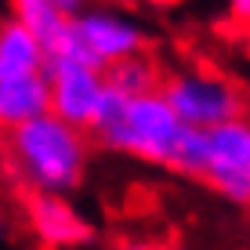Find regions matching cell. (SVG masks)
<instances>
[{
	"instance_id": "3",
	"label": "cell",
	"mask_w": 250,
	"mask_h": 250,
	"mask_svg": "<svg viewBox=\"0 0 250 250\" xmlns=\"http://www.w3.org/2000/svg\"><path fill=\"white\" fill-rule=\"evenodd\" d=\"M149 47V33L134 19H127L116 7H83L76 19L65 22L62 37L51 44L44 55L55 62H76L87 65L94 73H105L109 65L124 62V58L145 55Z\"/></svg>"
},
{
	"instance_id": "10",
	"label": "cell",
	"mask_w": 250,
	"mask_h": 250,
	"mask_svg": "<svg viewBox=\"0 0 250 250\" xmlns=\"http://www.w3.org/2000/svg\"><path fill=\"white\" fill-rule=\"evenodd\" d=\"M102 76H105V87H109V91L124 94V98H138V94L160 91L163 69L152 62L149 55H134V58H124V62L109 65Z\"/></svg>"
},
{
	"instance_id": "6",
	"label": "cell",
	"mask_w": 250,
	"mask_h": 250,
	"mask_svg": "<svg viewBox=\"0 0 250 250\" xmlns=\"http://www.w3.org/2000/svg\"><path fill=\"white\" fill-rule=\"evenodd\" d=\"M44 76H47V113L87 134L91 120L105 98V76L87 65L55 62V58H47Z\"/></svg>"
},
{
	"instance_id": "8",
	"label": "cell",
	"mask_w": 250,
	"mask_h": 250,
	"mask_svg": "<svg viewBox=\"0 0 250 250\" xmlns=\"http://www.w3.org/2000/svg\"><path fill=\"white\" fill-rule=\"evenodd\" d=\"M37 116H47V76H0V131L11 134Z\"/></svg>"
},
{
	"instance_id": "4",
	"label": "cell",
	"mask_w": 250,
	"mask_h": 250,
	"mask_svg": "<svg viewBox=\"0 0 250 250\" xmlns=\"http://www.w3.org/2000/svg\"><path fill=\"white\" fill-rule=\"evenodd\" d=\"M160 98L182 127L196 131H210V127L225 124V120L247 116L250 98L239 83L229 76L207 73V69H178L160 80Z\"/></svg>"
},
{
	"instance_id": "7",
	"label": "cell",
	"mask_w": 250,
	"mask_h": 250,
	"mask_svg": "<svg viewBox=\"0 0 250 250\" xmlns=\"http://www.w3.org/2000/svg\"><path fill=\"white\" fill-rule=\"evenodd\" d=\"M25 221H29V232L47 250H80V247H91L98 239V229L65 196L33 192L25 200Z\"/></svg>"
},
{
	"instance_id": "13",
	"label": "cell",
	"mask_w": 250,
	"mask_h": 250,
	"mask_svg": "<svg viewBox=\"0 0 250 250\" xmlns=\"http://www.w3.org/2000/svg\"><path fill=\"white\" fill-rule=\"evenodd\" d=\"M51 7H55L58 15H62V19H76V15L83 11V7H87V0H47Z\"/></svg>"
},
{
	"instance_id": "11",
	"label": "cell",
	"mask_w": 250,
	"mask_h": 250,
	"mask_svg": "<svg viewBox=\"0 0 250 250\" xmlns=\"http://www.w3.org/2000/svg\"><path fill=\"white\" fill-rule=\"evenodd\" d=\"M7 19H11L15 25H22L44 51L62 37V29L69 22L47 4V0H7Z\"/></svg>"
},
{
	"instance_id": "2",
	"label": "cell",
	"mask_w": 250,
	"mask_h": 250,
	"mask_svg": "<svg viewBox=\"0 0 250 250\" xmlns=\"http://www.w3.org/2000/svg\"><path fill=\"white\" fill-rule=\"evenodd\" d=\"M178 134H182V124L160 98V91L124 98L105 87V98L87 127V138L98 142L102 149L156 163V167H170Z\"/></svg>"
},
{
	"instance_id": "16",
	"label": "cell",
	"mask_w": 250,
	"mask_h": 250,
	"mask_svg": "<svg viewBox=\"0 0 250 250\" xmlns=\"http://www.w3.org/2000/svg\"><path fill=\"white\" fill-rule=\"evenodd\" d=\"M247 196H250V170H247Z\"/></svg>"
},
{
	"instance_id": "9",
	"label": "cell",
	"mask_w": 250,
	"mask_h": 250,
	"mask_svg": "<svg viewBox=\"0 0 250 250\" xmlns=\"http://www.w3.org/2000/svg\"><path fill=\"white\" fill-rule=\"evenodd\" d=\"M47 55L22 25L0 19V76H33L44 73Z\"/></svg>"
},
{
	"instance_id": "1",
	"label": "cell",
	"mask_w": 250,
	"mask_h": 250,
	"mask_svg": "<svg viewBox=\"0 0 250 250\" xmlns=\"http://www.w3.org/2000/svg\"><path fill=\"white\" fill-rule=\"evenodd\" d=\"M91 138L58 116H37L7 134V156L33 192L69 196L83 185Z\"/></svg>"
},
{
	"instance_id": "15",
	"label": "cell",
	"mask_w": 250,
	"mask_h": 250,
	"mask_svg": "<svg viewBox=\"0 0 250 250\" xmlns=\"http://www.w3.org/2000/svg\"><path fill=\"white\" fill-rule=\"evenodd\" d=\"M113 250H156L152 243H145V239H120Z\"/></svg>"
},
{
	"instance_id": "12",
	"label": "cell",
	"mask_w": 250,
	"mask_h": 250,
	"mask_svg": "<svg viewBox=\"0 0 250 250\" xmlns=\"http://www.w3.org/2000/svg\"><path fill=\"white\" fill-rule=\"evenodd\" d=\"M170 170L203 182V174H207V131L182 127L178 145H174V156H170Z\"/></svg>"
},
{
	"instance_id": "14",
	"label": "cell",
	"mask_w": 250,
	"mask_h": 250,
	"mask_svg": "<svg viewBox=\"0 0 250 250\" xmlns=\"http://www.w3.org/2000/svg\"><path fill=\"white\" fill-rule=\"evenodd\" d=\"M229 11L236 15V19L250 22V0H229Z\"/></svg>"
},
{
	"instance_id": "5",
	"label": "cell",
	"mask_w": 250,
	"mask_h": 250,
	"mask_svg": "<svg viewBox=\"0 0 250 250\" xmlns=\"http://www.w3.org/2000/svg\"><path fill=\"white\" fill-rule=\"evenodd\" d=\"M250 170V113L225 120L207 131V174L203 182L232 207H250L247 196Z\"/></svg>"
}]
</instances>
